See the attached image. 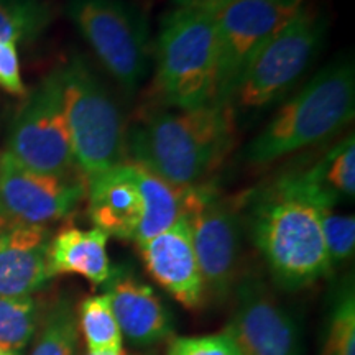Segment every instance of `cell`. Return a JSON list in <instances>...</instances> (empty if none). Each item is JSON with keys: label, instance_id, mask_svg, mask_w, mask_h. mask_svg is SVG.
I'll return each mask as SVG.
<instances>
[{"label": "cell", "instance_id": "obj_1", "mask_svg": "<svg viewBox=\"0 0 355 355\" xmlns=\"http://www.w3.org/2000/svg\"><path fill=\"white\" fill-rule=\"evenodd\" d=\"M235 127L229 105L150 109L127 128V159L178 188L201 184L229 155Z\"/></svg>", "mask_w": 355, "mask_h": 355}, {"label": "cell", "instance_id": "obj_2", "mask_svg": "<svg viewBox=\"0 0 355 355\" xmlns=\"http://www.w3.org/2000/svg\"><path fill=\"white\" fill-rule=\"evenodd\" d=\"M248 232L283 290H301L331 273L319 207L278 178L250 196Z\"/></svg>", "mask_w": 355, "mask_h": 355}, {"label": "cell", "instance_id": "obj_3", "mask_svg": "<svg viewBox=\"0 0 355 355\" xmlns=\"http://www.w3.org/2000/svg\"><path fill=\"white\" fill-rule=\"evenodd\" d=\"M355 73L350 60L332 61L277 110L245 148V159L263 166L331 140L354 121Z\"/></svg>", "mask_w": 355, "mask_h": 355}, {"label": "cell", "instance_id": "obj_4", "mask_svg": "<svg viewBox=\"0 0 355 355\" xmlns=\"http://www.w3.org/2000/svg\"><path fill=\"white\" fill-rule=\"evenodd\" d=\"M216 74V13L184 7L168 12L155 43L153 94L159 107L214 104Z\"/></svg>", "mask_w": 355, "mask_h": 355}, {"label": "cell", "instance_id": "obj_5", "mask_svg": "<svg viewBox=\"0 0 355 355\" xmlns=\"http://www.w3.org/2000/svg\"><path fill=\"white\" fill-rule=\"evenodd\" d=\"M326 28L322 12L306 2L279 26L257 53L230 102L235 125L255 121L295 87L321 51Z\"/></svg>", "mask_w": 355, "mask_h": 355}, {"label": "cell", "instance_id": "obj_6", "mask_svg": "<svg viewBox=\"0 0 355 355\" xmlns=\"http://www.w3.org/2000/svg\"><path fill=\"white\" fill-rule=\"evenodd\" d=\"M61 73L74 162L87 180L128 158L125 121L119 104L86 58L74 55L61 66Z\"/></svg>", "mask_w": 355, "mask_h": 355}, {"label": "cell", "instance_id": "obj_7", "mask_svg": "<svg viewBox=\"0 0 355 355\" xmlns=\"http://www.w3.org/2000/svg\"><path fill=\"white\" fill-rule=\"evenodd\" d=\"M66 12L102 68L133 94L150 66V30L144 13L127 0H69Z\"/></svg>", "mask_w": 355, "mask_h": 355}, {"label": "cell", "instance_id": "obj_8", "mask_svg": "<svg viewBox=\"0 0 355 355\" xmlns=\"http://www.w3.org/2000/svg\"><path fill=\"white\" fill-rule=\"evenodd\" d=\"M6 152L28 170L55 176L78 175L64 115L61 68L43 78L21 104Z\"/></svg>", "mask_w": 355, "mask_h": 355}, {"label": "cell", "instance_id": "obj_9", "mask_svg": "<svg viewBox=\"0 0 355 355\" xmlns=\"http://www.w3.org/2000/svg\"><path fill=\"white\" fill-rule=\"evenodd\" d=\"M184 219L191 227L204 290L216 300H225L241 273L242 220L237 206L211 186H189Z\"/></svg>", "mask_w": 355, "mask_h": 355}, {"label": "cell", "instance_id": "obj_10", "mask_svg": "<svg viewBox=\"0 0 355 355\" xmlns=\"http://www.w3.org/2000/svg\"><path fill=\"white\" fill-rule=\"evenodd\" d=\"M301 6V3H300ZM300 6L278 0H232L216 12L217 74L214 104L229 105L257 53Z\"/></svg>", "mask_w": 355, "mask_h": 355}, {"label": "cell", "instance_id": "obj_11", "mask_svg": "<svg viewBox=\"0 0 355 355\" xmlns=\"http://www.w3.org/2000/svg\"><path fill=\"white\" fill-rule=\"evenodd\" d=\"M86 193L83 175H46L21 166L7 152L0 155V204L13 225L46 227L73 214Z\"/></svg>", "mask_w": 355, "mask_h": 355}, {"label": "cell", "instance_id": "obj_12", "mask_svg": "<svg viewBox=\"0 0 355 355\" xmlns=\"http://www.w3.org/2000/svg\"><path fill=\"white\" fill-rule=\"evenodd\" d=\"M241 355H300V331L291 314L255 279L237 288L227 329Z\"/></svg>", "mask_w": 355, "mask_h": 355}, {"label": "cell", "instance_id": "obj_13", "mask_svg": "<svg viewBox=\"0 0 355 355\" xmlns=\"http://www.w3.org/2000/svg\"><path fill=\"white\" fill-rule=\"evenodd\" d=\"M139 248L146 272L163 290L186 309L201 308L206 290L184 217L165 232L140 243Z\"/></svg>", "mask_w": 355, "mask_h": 355}, {"label": "cell", "instance_id": "obj_14", "mask_svg": "<svg viewBox=\"0 0 355 355\" xmlns=\"http://www.w3.org/2000/svg\"><path fill=\"white\" fill-rule=\"evenodd\" d=\"M105 295L122 337L135 347H150L168 339L173 316L155 290L130 273L112 272Z\"/></svg>", "mask_w": 355, "mask_h": 355}, {"label": "cell", "instance_id": "obj_15", "mask_svg": "<svg viewBox=\"0 0 355 355\" xmlns=\"http://www.w3.org/2000/svg\"><path fill=\"white\" fill-rule=\"evenodd\" d=\"M87 214L109 237L135 241L141 220V196L128 159L87 178Z\"/></svg>", "mask_w": 355, "mask_h": 355}, {"label": "cell", "instance_id": "obj_16", "mask_svg": "<svg viewBox=\"0 0 355 355\" xmlns=\"http://www.w3.org/2000/svg\"><path fill=\"white\" fill-rule=\"evenodd\" d=\"M51 234L42 225H13L0 234V298H26L50 282Z\"/></svg>", "mask_w": 355, "mask_h": 355}, {"label": "cell", "instance_id": "obj_17", "mask_svg": "<svg viewBox=\"0 0 355 355\" xmlns=\"http://www.w3.org/2000/svg\"><path fill=\"white\" fill-rule=\"evenodd\" d=\"M279 180L316 204L319 209H334L337 202L355 194V140L350 132L300 170L288 171Z\"/></svg>", "mask_w": 355, "mask_h": 355}, {"label": "cell", "instance_id": "obj_18", "mask_svg": "<svg viewBox=\"0 0 355 355\" xmlns=\"http://www.w3.org/2000/svg\"><path fill=\"white\" fill-rule=\"evenodd\" d=\"M109 235L92 227L89 230L64 227L51 237L48 248L50 277L78 275L94 286H102L112 277L107 254Z\"/></svg>", "mask_w": 355, "mask_h": 355}, {"label": "cell", "instance_id": "obj_19", "mask_svg": "<svg viewBox=\"0 0 355 355\" xmlns=\"http://www.w3.org/2000/svg\"><path fill=\"white\" fill-rule=\"evenodd\" d=\"M133 178L139 186L141 196V220L137 230V245L148 242L176 224L184 217V193L186 188H178L162 180L145 166L128 159Z\"/></svg>", "mask_w": 355, "mask_h": 355}, {"label": "cell", "instance_id": "obj_20", "mask_svg": "<svg viewBox=\"0 0 355 355\" xmlns=\"http://www.w3.org/2000/svg\"><path fill=\"white\" fill-rule=\"evenodd\" d=\"M76 316L89 355H121L123 337L105 293L84 298Z\"/></svg>", "mask_w": 355, "mask_h": 355}, {"label": "cell", "instance_id": "obj_21", "mask_svg": "<svg viewBox=\"0 0 355 355\" xmlns=\"http://www.w3.org/2000/svg\"><path fill=\"white\" fill-rule=\"evenodd\" d=\"M50 21L51 8L44 0H0V42H33Z\"/></svg>", "mask_w": 355, "mask_h": 355}, {"label": "cell", "instance_id": "obj_22", "mask_svg": "<svg viewBox=\"0 0 355 355\" xmlns=\"http://www.w3.org/2000/svg\"><path fill=\"white\" fill-rule=\"evenodd\" d=\"M42 322V311L33 296L0 298V349L21 352Z\"/></svg>", "mask_w": 355, "mask_h": 355}, {"label": "cell", "instance_id": "obj_23", "mask_svg": "<svg viewBox=\"0 0 355 355\" xmlns=\"http://www.w3.org/2000/svg\"><path fill=\"white\" fill-rule=\"evenodd\" d=\"M78 316L68 301L50 311L43 331L30 355H78Z\"/></svg>", "mask_w": 355, "mask_h": 355}, {"label": "cell", "instance_id": "obj_24", "mask_svg": "<svg viewBox=\"0 0 355 355\" xmlns=\"http://www.w3.org/2000/svg\"><path fill=\"white\" fill-rule=\"evenodd\" d=\"M321 355H355V296L352 283L336 296Z\"/></svg>", "mask_w": 355, "mask_h": 355}, {"label": "cell", "instance_id": "obj_25", "mask_svg": "<svg viewBox=\"0 0 355 355\" xmlns=\"http://www.w3.org/2000/svg\"><path fill=\"white\" fill-rule=\"evenodd\" d=\"M324 243L331 268L349 261L355 250V219L354 216L339 214L334 209H319Z\"/></svg>", "mask_w": 355, "mask_h": 355}, {"label": "cell", "instance_id": "obj_26", "mask_svg": "<svg viewBox=\"0 0 355 355\" xmlns=\"http://www.w3.org/2000/svg\"><path fill=\"white\" fill-rule=\"evenodd\" d=\"M166 355H241L227 332L206 336H181L170 343Z\"/></svg>", "mask_w": 355, "mask_h": 355}, {"label": "cell", "instance_id": "obj_27", "mask_svg": "<svg viewBox=\"0 0 355 355\" xmlns=\"http://www.w3.org/2000/svg\"><path fill=\"white\" fill-rule=\"evenodd\" d=\"M0 87L12 96H26L20 69L19 44L13 42H0Z\"/></svg>", "mask_w": 355, "mask_h": 355}, {"label": "cell", "instance_id": "obj_28", "mask_svg": "<svg viewBox=\"0 0 355 355\" xmlns=\"http://www.w3.org/2000/svg\"><path fill=\"white\" fill-rule=\"evenodd\" d=\"M229 2H232V0H175L176 7L199 8V10H209L214 13L227 6Z\"/></svg>", "mask_w": 355, "mask_h": 355}, {"label": "cell", "instance_id": "obj_29", "mask_svg": "<svg viewBox=\"0 0 355 355\" xmlns=\"http://www.w3.org/2000/svg\"><path fill=\"white\" fill-rule=\"evenodd\" d=\"M10 227H13L12 220L8 219L7 212L3 211L2 204H0V234H3V232H6V230H8Z\"/></svg>", "mask_w": 355, "mask_h": 355}, {"label": "cell", "instance_id": "obj_30", "mask_svg": "<svg viewBox=\"0 0 355 355\" xmlns=\"http://www.w3.org/2000/svg\"><path fill=\"white\" fill-rule=\"evenodd\" d=\"M278 2L286 3V6H300V3H303L304 0H278Z\"/></svg>", "mask_w": 355, "mask_h": 355}, {"label": "cell", "instance_id": "obj_31", "mask_svg": "<svg viewBox=\"0 0 355 355\" xmlns=\"http://www.w3.org/2000/svg\"><path fill=\"white\" fill-rule=\"evenodd\" d=\"M0 355H19L17 352H12V350H6V349H0Z\"/></svg>", "mask_w": 355, "mask_h": 355}, {"label": "cell", "instance_id": "obj_32", "mask_svg": "<svg viewBox=\"0 0 355 355\" xmlns=\"http://www.w3.org/2000/svg\"><path fill=\"white\" fill-rule=\"evenodd\" d=\"M84 355H89V354L86 352V354H84ZM121 355H145V354H128V352H125V350H122Z\"/></svg>", "mask_w": 355, "mask_h": 355}]
</instances>
